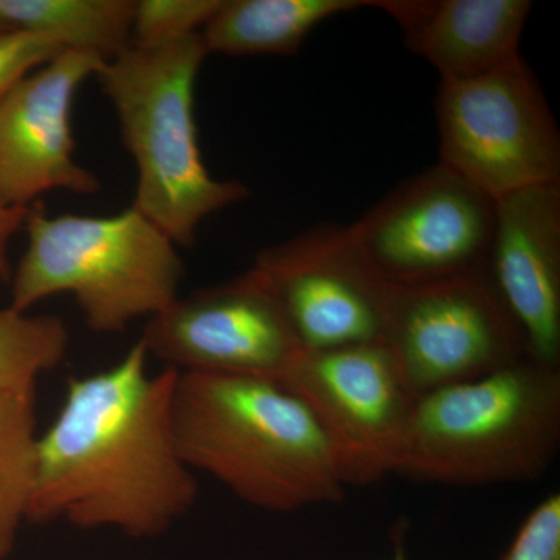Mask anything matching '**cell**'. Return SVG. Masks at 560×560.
<instances>
[{"label":"cell","instance_id":"obj_1","mask_svg":"<svg viewBox=\"0 0 560 560\" xmlns=\"http://www.w3.org/2000/svg\"><path fill=\"white\" fill-rule=\"evenodd\" d=\"M176 378L171 368L150 374L140 341L113 366L70 378L38 438L28 522L151 539L189 514L198 485L173 433Z\"/></svg>","mask_w":560,"mask_h":560},{"label":"cell","instance_id":"obj_2","mask_svg":"<svg viewBox=\"0 0 560 560\" xmlns=\"http://www.w3.org/2000/svg\"><path fill=\"white\" fill-rule=\"evenodd\" d=\"M180 458L257 510L345 500V471L312 412L279 383L178 372L172 405Z\"/></svg>","mask_w":560,"mask_h":560},{"label":"cell","instance_id":"obj_3","mask_svg":"<svg viewBox=\"0 0 560 560\" xmlns=\"http://www.w3.org/2000/svg\"><path fill=\"white\" fill-rule=\"evenodd\" d=\"M208 55L200 32L153 46L130 44L95 75L138 172L131 208L186 248L202 220L249 195L238 180L210 176L202 162L195 86Z\"/></svg>","mask_w":560,"mask_h":560},{"label":"cell","instance_id":"obj_4","mask_svg":"<svg viewBox=\"0 0 560 560\" xmlns=\"http://www.w3.org/2000/svg\"><path fill=\"white\" fill-rule=\"evenodd\" d=\"M560 447V366L529 355L427 394L396 474L452 486L530 482Z\"/></svg>","mask_w":560,"mask_h":560},{"label":"cell","instance_id":"obj_5","mask_svg":"<svg viewBox=\"0 0 560 560\" xmlns=\"http://www.w3.org/2000/svg\"><path fill=\"white\" fill-rule=\"evenodd\" d=\"M22 230L27 248L10 279L14 311L69 294L88 329L114 335L153 318L179 296L178 246L131 206L109 217H49L31 208Z\"/></svg>","mask_w":560,"mask_h":560},{"label":"cell","instance_id":"obj_6","mask_svg":"<svg viewBox=\"0 0 560 560\" xmlns=\"http://www.w3.org/2000/svg\"><path fill=\"white\" fill-rule=\"evenodd\" d=\"M440 164L499 201L560 184V135L539 80L515 58L467 80L441 81Z\"/></svg>","mask_w":560,"mask_h":560},{"label":"cell","instance_id":"obj_7","mask_svg":"<svg viewBox=\"0 0 560 560\" xmlns=\"http://www.w3.org/2000/svg\"><path fill=\"white\" fill-rule=\"evenodd\" d=\"M383 345L416 400L528 355L488 271L390 287Z\"/></svg>","mask_w":560,"mask_h":560},{"label":"cell","instance_id":"obj_8","mask_svg":"<svg viewBox=\"0 0 560 560\" xmlns=\"http://www.w3.org/2000/svg\"><path fill=\"white\" fill-rule=\"evenodd\" d=\"M495 209L489 195L438 162L348 228L386 285H416L488 271Z\"/></svg>","mask_w":560,"mask_h":560},{"label":"cell","instance_id":"obj_9","mask_svg":"<svg viewBox=\"0 0 560 560\" xmlns=\"http://www.w3.org/2000/svg\"><path fill=\"white\" fill-rule=\"evenodd\" d=\"M279 385L312 412L348 486L396 474L416 399L383 342L302 350Z\"/></svg>","mask_w":560,"mask_h":560},{"label":"cell","instance_id":"obj_10","mask_svg":"<svg viewBox=\"0 0 560 560\" xmlns=\"http://www.w3.org/2000/svg\"><path fill=\"white\" fill-rule=\"evenodd\" d=\"M249 271L304 350L383 342L389 285L360 256L349 228L326 223L260 250Z\"/></svg>","mask_w":560,"mask_h":560},{"label":"cell","instance_id":"obj_11","mask_svg":"<svg viewBox=\"0 0 560 560\" xmlns=\"http://www.w3.org/2000/svg\"><path fill=\"white\" fill-rule=\"evenodd\" d=\"M139 341L171 370L275 383L304 350L249 270L176 298L147 320Z\"/></svg>","mask_w":560,"mask_h":560},{"label":"cell","instance_id":"obj_12","mask_svg":"<svg viewBox=\"0 0 560 560\" xmlns=\"http://www.w3.org/2000/svg\"><path fill=\"white\" fill-rule=\"evenodd\" d=\"M103 62L91 51L66 50L33 70L0 98V201L31 208L50 190L94 195L101 179L73 158L77 92Z\"/></svg>","mask_w":560,"mask_h":560},{"label":"cell","instance_id":"obj_13","mask_svg":"<svg viewBox=\"0 0 560 560\" xmlns=\"http://www.w3.org/2000/svg\"><path fill=\"white\" fill-rule=\"evenodd\" d=\"M488 275L530 359L560 366V184L497 201Z\"/></svg>","mask_w":560,"mask_h":560},{"label":"cell","instance_id":"obj_14","mask_svg":"<svg viewBox=\"0 0 560 560\" xmlns=\"http://www.w3.org/2000/svg\"><path fill=\"white\" fill-rule=\"evenodd\" d=\"M400 25L405 43L441 81L467 80L521 57L529 0H393L371 2Z\"/></svg>","mask_w":560,"mask_h":560},{"label":"cell","instance_id":"obj_15","mask_svg":"<svg viewBox=\"0 0 560 560\" xmlns=\"http://www.w3.org/2000/svg\"><path fill=\"white\" fill-rule=\"evenodd\" d=\"M364 5L360 0H223L200 33L209 54L296 55L320 22Z\"/></svg>","mask_w":560,"mask_h":560},{"label":"cell","instance_id":"obj_16","mask_svg":"<svg viewBox=\"0 0 560 560\" xmlns=\"http://www.w3.org/2000/svg\"><path fill=\"white\" fill-rule=\"evenodd\" d=\"M132 18V0H0V32L49 36L105 61L130 47Z\"/></svg>","mask_w":560,"mask_h":560},{"label":"cell","instance_id":"obj_17","mask_svg":"<svg viewBox=\"0 0 560 560\" xmlns=\"http://www.w3.org/2000/svg\"><path fill=\"white\" fill-rule=\"evenodd\" d=\"M36 390L0 394V560L28 522L38 459Z\"/></svg>","mask_w":560,"mask_h":560},{"label":"cell","instance_id":"obj_18","mask_svg":"<svg viewBox=\"0 0 560 560\" xmlns=\"http://www.w3.org/2000/svg\"><path fill=\"white\" fill-rule=\"evenodd\" d=\"M70 335L60 316L0 308V394L35 389L68 355Z\"/></svg>","mask_w":560,"mask_h":560},{"label":"cell","instance_id":"obj_19","mask_svg":"<svg viewBox=\"0 0 560 560\" xmlns=\"http://www.w3.org/2000/svg\"><path fill=\"white\" fill-rule=\"evenodd\" d=\"M223 0H140L135 2L131 44L153 46L200 32Z\"/></svg>","mask_w":560,"mask_h":560},{"label":"cell","instance_id":"obj_20","mask_svg":"<svg viewBox=\"0 0 560 560\" xmlns=\"http://www.w3.org/2000/svg\"><path fill=\"white\" fill-rule=\"evenodd\" d=\"M500 560H560V495L540 501Z\"/></svg>","mask_w":560,"mask_h":560},{"label":"cell","instance_id":"obj_21","mask_svg":"<svg viewBox=\"0 0 560 560\" xmlns=\"http://www.w3.org/2000/svg\"><path fill=\"white\" fill-rule=\"evenodd\" d=\"M66 50L49 36L21 31L0 32V98L33 70Z\"/></svg>","mask_w":560,"mask_h":560},{"label":"cell","instance_id":"obj_22","mask_svg":"<svg viewBox=\"0 0 560 560\" xmlns=\"http://www.w3.org/2000/svg\"><path fill=\"white\" fill-rule=\"evenodd\" d=\"M31 208H11L0 201V279L10 282L13 268L10 261V242L24 228Z\"/></svg>","mask_w":560,"mask_h":560},{"label":"cell","instance_id":"obj_23","mask_svg":"<svg viewBox=\"0 0 560 560\" xmlns=\"http://www.w3.org/2000/svg\"><path fill=\"white\" fill-rule=\"evenodd\" d=\"M389 560H408L407 552H405L404 545L400 544L397 545L396 551H394L393 559Z\"/></svg>","mask_w":560,"mask_h":560}]
</instances>
